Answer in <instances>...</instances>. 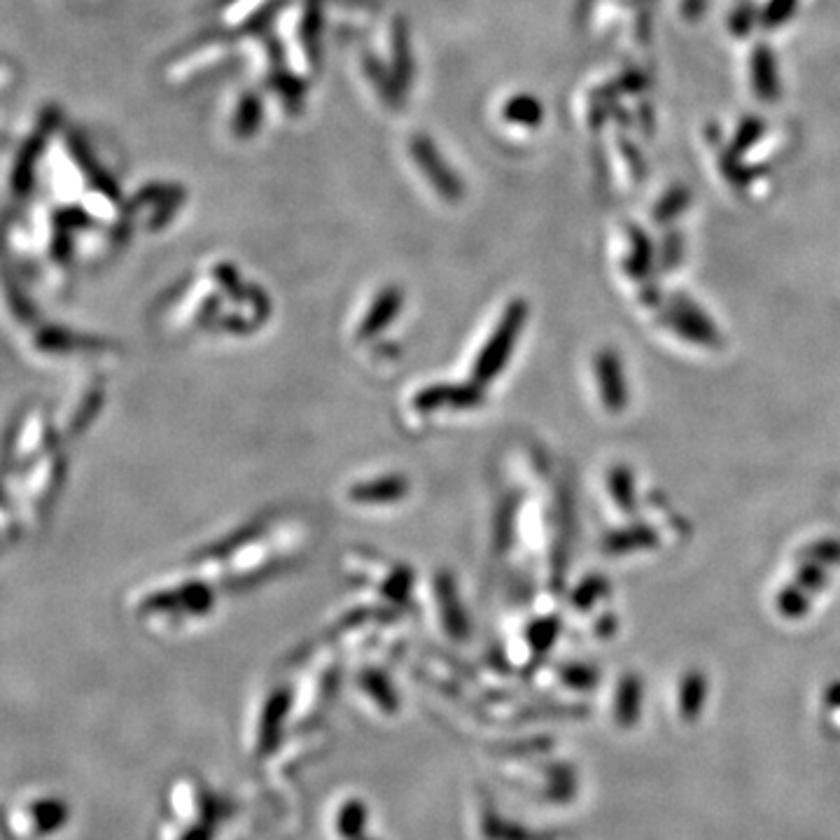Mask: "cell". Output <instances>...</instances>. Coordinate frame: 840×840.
<instances>
[{
	"label": "cell",
	"mask_w": 840,
	"mask_h": 840,
	"mask_svg": "<svg viewBox=\"0 0 840 840\" xmlns=\"http://www.w3.org/2000/svg\"><path fill=\"white\" fill-rule=\"evenodd\" d=\"M705 700V679L698 672H691L686 675L682 682V691H679V707H682V714L686 719H693L700 712Z\"/></svg>",
	"instance_id": "obj_10"
},
{
	"label": "cell",
	"mask_w": 840,
	"mask_h": 840,
	"mask_svg": "<svg viewBox=\"0 0 840 840\" xmlns=\"http://www.w3.org/2000/svg\"><path fill=\"white\" fill-rule=\"evenodd\" d=\"M525 320H528V306H525V301L516 299L502 308L497 320L488 329L483 325L465 364L469 381L488 385L502 376L504 367L514 355L518 334L525 327Z\"/></svg>",
	"instance_id": "obj_1"
},
{
	"label": "cell",
	"mask_w": 840,
	"mask_h": 840,
	"mask_svg": "<svg viewBox=\"0 0 840 840\" xmlns=\"http://www.w3.org/2000/svg\"><path fill=\"white\" fill-rule=\"evenodd\" d=\"M563 679L572 689H584V686L593 684L595 675L593 670L584 668V665H567V668H563Z\"/></svg>",
	"instance_id": "obj_16"
},
{
	"label": "cell",
	"mask_w": 840,
	"mask_h": 840,
	"mask_svg": "<svg viewBox=\"0 0 840 840\" xmlns=\"http://www.w3.org/2000/svg\"><path fill=\"white\" fill-rule=\"evenodd\" d=\"M180 840H213V831H210L208 824H201V826H196V829H192V831L182 833Z\"/></svg>",
	"instance_id": "obj_18"
},
{
	"label": "cell",
	"mask_w": 840,
	"mask_h": 840,
	"mask_svg": "<svg viewBox=\"0 0 840 840\" xmlns=\"http://www.w3.org/2000/svg\"><path fill=\"white\" fill-rule=\"evenodd\" d=\"M346 502L357 509H390L411 495L409 479L399 472H381L355 479L346 486Z\"/></svg>",
	"instance_id": "obj_3"
},
{
	"label": "cell",
	"mask_w": 840,
	"mask_h": 840,
	"mask_svg": "<svg viewBox=\"0 0 840 840\" xmlns=\"http://www.w3.org/2000/svg\"><path fill=\"white\" fill-rule=\"evenodd\" d=\"M609 490H612V497L616 500V504L623 511H633L635 504H633V488H630V474L628 469H614L612 474H609Z\"/></svg>",
	"instance_id": "obj_13"
},
{
	"label": "cell",
	"mask_w": 840,
	"mask_h": 840,
	"mask_svg": "<svg viewBox=\"0 0 840 840\" xmlns=\"http://www.w3.org/2000/svg\"><path fill=\"white\" fill-rule=\"evenodd\" d=\"M595 383L600 388V399L609 413H621L628 402V388L626 378H623V367L619 355L614 350H600L593 360Z\"/></svg>",
	"instance_id": "obj_5"
},
{
	"label": "cell",
	"mask_w": 840,
	"mask_h": 840,
	"mask_svg": "<svg viewBox=\"0 0 840 840\" xmlns=\"http://www.w3.org/2000/svg\"><path fill=\"white\" fill-rule=\"evenodd\" d=\"M794 5H796V0H773V3L768 5L766 14H763V24L766 26L782 24V21L789 17V12L794 10Z\"/></svg>",
	"instance_id": "obj_15"
},
{
	"label": "cell",
	"mask_w": 840,
	"mask_h": 840,
	"mask_svg": "<svg viewBox=\"0 0 840 840\" xmlns=\"http://www.w3.org/2000/svg\"><path fill=\"white\" fill-rule=\"evenodd\" d=\"M640 698H642L640 682L633 677L623 679L619 686V700L614 703V710L619 712V719L623 721V724L637 719V712H640Z\"/></svg>",
	"instance_id": "obj_12"
},
{
	"label": "cell",
	"mask_w": 840,
	"mask_h": 840,
	"mask_svg": "<svg viewBox=\"0 0 840 840\" xmlns=\"http://www.w3.org/2000/svg\"><path fill=\"white\" fill-rule=\"evenodd\" d=\"M684 192H682V196H679V199H675V196H670V199H665L661 206L663 208H658V217H661V220H665V217H670V215H675V213H679V210H682V203H684Z\"/></svg>",
	"instance_id": "obj_17"
},
{
	"label": "cell",
	"mask_w": 840,
	"mask_h": 840,
	"mask_svg": "<svg viewBox=\"0 0 840 840\" xmlns=\"http://www.w3.org/2000/svg\"><path fill=\"white\" fill-rule=\"evenodd\" d=\"M367 817V805L360 798H350L336 810L334 829L341 840H360L364 826H367Z\"/></svg>",
	"instance_id": "obj_9"
},
{
	"label": "cell",
	"mask_w": 840,
	"mask_h": 840,
	"mask_svg": "<svg viewBox=\"0 0 840 840\" xmlns=\"http://www.w3.org/2000/svg\"><path fill=\"white\" fill-rule=\"evenodd\" d=\"M670 327H675L679 334L686 336V339L696 343H710L717 341V332H714L712 322L705 318L703 313L698 311L693 304H686V301H679L675 308H670Z\"/></svg>",
	"instance_id": "obj_6"
},
{
	"label": "cell",
	"mask_w": 840,
	"mask_h": 840,
	"mask_svg": "<svg viewBox=\"0 0 840 840\" xmlns=\"http://www.w3.org/2000/svg\"><path fill=\"white\" fill-rule=\"evenodd\" d=\"M824 579V570H819L817 565H803L798 570V588H803L805 593L819 591L824 586Z\"/></svg>",
	"instance_id": "obj_14"
},
{
	"label": "cell",
	"mask_w": 840,
	"mask_h": 840,
	"mask_svg": "<svg viewBox=\"0 0 840 840\" xmlns=\"http://www.w3.org/2000/svg\"><path fill=\"white\" fill-rule=\"evenodd\" d=\"M360 840H364V838H360Z\"/></svg>",
	"instance_id": "obj_19"
},
{
	"label": "cell",
	"mask_w": 840,
	"mask_h": 840,
	"mask_svg": "<svg viewBox=\"0 0 840 840\" xmlns=\"http://www.w3.org/2000/svg\"><path fill=\"white\" fill-rule=\"evenodd\" d=\"M402 306H404L402 292L395 290V287H392V290H381L376 297L367 299L360 306L353 325H350V339H353L355 343H367L371 339H376V334L381 332V329L392 325V322L399 318Z\"/></svg>",
	"instance_id": "obj_4"
},
{
	"label": "cell",
	"mask_w": 840,
	"mask_h": 840,
	"mask_svg": "<svg viewBox=\"0 0 840 840\" xmlns=\"http://www.w3.org/2000/svg\"><path fill=\"white\" fill-rule=\"evenodd\" d=\"M754 84L761 98H775L777 94V80H775V66L770 59L768 49H756L754 56Z\"/></svg>",
	"instance_id": "obj_11"
},
{
	"label": "cell",
	"mask_w": 840,
	"mask_h": 840,
	"mask_svg": "<svg viewBox=\"0 0 840 840\" xmlns=\"http://www.w3.org/2000/svg\"><path fill=\"white\" fill-rule=\"evenodd\" d=\"M287 707H290V693H287V689H276L264 703V714L262 721H259V733H262L259 735V752L271 749L273 738H276L280 726H283Z\"/></svg>",
	"instance_id": "obj_8"
},
{
	"label": "cell",
	"mask_w": 840,
	"mask_h": 840,
	"mask_svg": "<svg viewBox=\"0 0 840 840\" xmlns=\"http://www.w3.org/2000/svg\"><path fill=\"white\" fill-rule=\"evenodd\" d=\"M28 815H31L35 833H40V836H52V833L61 831L63 826L68 824L70 808L63 798L47 796V798H38V801H33Z\"/></svg>",
	"instance_id": "obj_7"
},
{
	"label": "cell",
	"mask_w": 840,
	"mask_h": 840,
	"mask_svg": "<svg viewBox=\"0 0 840 840\" xmlns=\"http://www.w3.org/2000/svg\"><path fill=\"white\" fill-rule=\"evenodd\" d=\"M483 404V392L469 388L467 392L453 383H425L404 402V411L411 425L427 427L451 423L460 416H469Z\"/></svg>",
	"instance_id": "obj_2"
}]
</instances>
